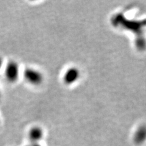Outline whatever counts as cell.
Returning a JSON list of instances; mask_svg holds the SVG:
<instances>
[{"label": "cell", "instance_id": "6da1fadb", "mask_svg": "<svg viewBox=\"0 0 146 146\" xmlns=\"http://www.w3.org/2000/svg\"><path fill=\"white\" fill-rule=\"evenodd\" d=\"M23 76L27 84L33 86H38L44 82V74L38 68L28 67L23 72Z\"/></svg>", "mask_w": 146, "mask_h": 146}, {"label": "cell", "instance_id": "7a4b0ae2", "mask_svg": "<svg viewBox=\"0 0 146 146\" xmlns=\"http://www.w3.org/2000/svg\"><path fill=\"white\" fill-rule=\"evenodd\" d=\"M21 69L20 64L15 60H11L5 63L4 66V78L9 82L13 84L20 79L21 75Z\"/></svg>", "mask_w": 146, "mask_h": 146}, {"label": "cell", "instance_id": "3957f363", "mask_svg": "<svg viewBox=\"0 0 146 146\" xmlns=\"http://www.w3.org/2000/svg\"><path fill=\"white\" fill-rule=\"evenodd\" d=\"M4 65H5V63H4V59L1 56H0V70H1V68H4Z\"/></svg>", "mask_w": 146, "mask_h": 146}, {"label": "cell", "instance_id": "277c9868", "mask_svg": "<svg viewBox=\"0 0 146 146\" xmlns=\"http://www.w3.org/2000/svg\"><path fill=\"white\" fill-rule=\"evenodd\" d=\"M1 96H2V91H1V88H0V98H1Z\"/></svg>", "mask_w": 146, "mask_h": 146}]
</instances>
